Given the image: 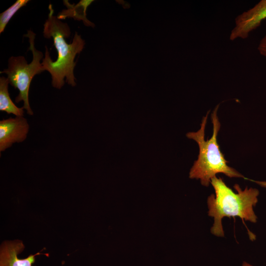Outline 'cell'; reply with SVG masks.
<instances>
[{
  "label": "cell",
  "mask_w": 266,
  "mask_h": 266,
  "mask_svg": "<svg viewBox=\"0 0 266 266\" xmlns=\"http://www.w3.org/2000/svg\"><path fill=\"white\" fill-rule=\"evenodd\" d=\"M9 80L4 76L0 78V110L17 117H23L24 107H18L11 100L8 90Z\"/></svg>",
  "instance_id": "ba28073f"
},
{
  "label": "cell",
  "mask_w": 266,
  "mask_h": 266,
  "mask_svg": "<svg viewBox=\"0 0 266 266\" xmlns=\"http://www.w3.org/2000/svg\"><path fill=\"white\" fill-rule=\"evenodd\" d=\"M24 36L29 39V49L33 54V60L30 64L24 56L11 57L8 59V67L0 71L7 75L9 83L19 90V94L15 99L16 103L24 101V108L27 113L33 115V113L29 101V92L31 81L33 77L44 71L40 60L43 59V53L34 47L35 34L28 30Z\"/></svg>",
  "instance_id": "277c9868"
},
{
  "label": "cell",
  "mask_w": 266,
  "mask_h": 266,
  "mask_svg": "<svg viewBox=\"0 0 266 266\" xmlns=\"http://www.w3.org/2000/svg\"><path fill=\"white\" fill-rule=\"evenodd\" d=\"M258 50L260 54L266 58V35L260 40Z\"/></svg>",
  "instance_id": "30bf717a"
},
{
  "label": "cell",
  "mask_w": 266,
  "mask_h": 266,
  "mask_svg": "<svg viewBox=\"0 0 266 266\" xmlns=\"http://www.w3.org/2000/svg\"><path fill=\"white\" fill-rule=\"evenodd\" d=\"M219 105L211 114L213 134L209 139H204L205 128L208 112L202 119L200 129L197 132H190L186 135L195 140L199 146V155L192 167L189 177L200 179L202 185L208 186L216 174L223 173L230 177H244L233 168L228 166L227 161L221 153L217 143V137L221 125L217 116Z\"/></svg>",
  "instance_id": "3957f363"
},
{
  "label": "cell",
  "mask_w": 266,
  "mask_h": 266,
  "mask_svg": "<svg viewBox=\"0 0 266 266\" xmlns=\"http://www.w3.org/2000/svg\"><path fill=\"white\" fill-rule=\"evenodd\" d=\"M266 19V0H261L251 8L239 14L230 34V39L247 38L250 33Z\"/></svg>",
  "instance_id": "5b68a950"
},
{
  "label": "cell",
  "mask_w": 266,
  "mask_h": 266,
  "mask_svg": "<svg viewBox=\"0 0 266 266\" xmlns=\"http://www.w3.org/2000/svg\"><path fill=\"white\" fill-rule=\"evenodd\" d=\"M48 17L44 24L43 35L45 38H52L54 45L58 52V58L53 62L50 56L48 48L45 46V57L41 63L44 70L48 71L52 77V85L60 89L66 82L72 86L76 85L74 68L76 62L74 59L77 54L82 51L85 44L80 35L75 33L71 43L66 42L65 38L70 34L67 24L62 22L54 15L51 4L49 5Z\"/></svg>",
  "instance_id": "6da1fadb"
},
{
  "label": "cell",
  "mask_w": 266,
  "mask_h": 266,
  "mask_svg": "<svg viewBox=\"0 0 266 266\" xmlns=\"http://www.w3.org/2000/svg\"><path fill=\"white\" fill-rule=\"evenodd\" d=\"M242 266H253L252 265L246 262H243Z\"/></svg>",
  "instance_id": "8fae6325"
},
{
  "label": "cell",
  "mask_w": 266,
  "mask_h": 266,
  "mask_svg": "<svg viewBox=\"0 0 266 266\" xmlns=\"http://www.w3.org/2000/svg\"><path fill=\"white\" fill-rule=\"evenodd\" d=\"M215 192V196L211 195L208 197V214L214 218L211 232L217 236H224L222 219L224 217L238 216L242 220L253 223L257 222V217L253 210L258 202L259 191L246 187L242 190L238 184L234 188L235 193L228 187L221 178L214 177L210 182Z\"/></svg>",
  "instance_id": "7a4b0ae2"
},
{
  "label": "cell",
  "mask_w": 266,
  "mask_h": 266,
  "mask_svg": "<svg viewBox=\"0 0 266 266\" xmlns=\"http://www.w3.org/2000/svg\"><path fill=\"white\" fill-rule=\"evenodd\" d=\"M22 241H5L2 243L0 251V266H32L35 256L42 254L38 252L25 259H19L18 255L24 249Z\"/></svg>",
  "instance_id": "52a82bcc"
},
{
  "label": "cell",
  "mask_w": 266,
  "mask_h": 266,
  "mask_svg": "<svg viewBox=\"0 0 266 266\" xmlns=\"http://www.w3.org/2000/svg\"><path fill=\"white\" fill-rule=\"evenodd\" d=\"M29 2V0H17L13 5L0 14V33L4 31L6 26L13 15Z\"/></svg>",
  "instance_id": "9c48e42d"
},
{
  "label": "cell",
  "mask_w": 266,
  "mask_h": 266,
  "mask_svg": "<svg viewBox=\"0 0 266 266\" xmlns=\"http://www.w3.org/2000/svg\"><path fill=\"white\" fill-rule=\"evenodd\" d=\"M29 125L23 117L9 118L0 121V151H4L13 143L21 142L27 136Z\"/></svg>",
  "instance_id": "8992f818"
}]
</instances>
